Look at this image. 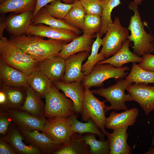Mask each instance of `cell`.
Masks as SVG:
<instances>
[{"label": "cell", "instance_id": "6da1fadb", "mask_svg": "<svg viewBox=\"0 0 154 154\" xmlns=\"http://www.w3.org/2000/svg\"><path fill=\"white\" fill-rule=\"evenodd\" d=\"M35 35H22L11 39L25 52L41 62L58 56L65 41L51 39L46 40Z\"/></svg>", "mask_w": 154, "mask_h": 154}, {"label": "cell", "instance_id": "7a4b0ae2", "mask_svg": "<svg viewBox=\"0 0 154 154\" xmlns=\"http://www.w3.org/2000/svg\"><path fill=\"white\" fill-rule=\"evenodd\" d=\"M0 60L27 75L37 70L40 62L25 52L11 40L0 38Z\"/></svg>", "mask_w": 154, "mask_h": 154}, {"label": "cell", "instance_id": "3957f363", "mask_svg": "<svg viewBox=\"0 0 154 154\" xmlns=\"http://www.w3.org/2000/svg\"><path fill=\"white\" fill-rule=\"evenodd\" d=\"M137 5L132 2L128 6L129 8L133 11L134 14L131 17L127 28L131 32L127 39L133 42V52L140 56L154 52V36L151 33H148L145 30Z\"/></svg>", "mask_w": 154, "mask_h": 154}, {"label": "cell", "instance_id": "277c9868", "mask_svg": "<svg viewBox=\"0 0 154 154\" xmlns=\"http://www.w3.org/2000/svg\"><path fill=\"white\" fill-rule=\"evenodd\" d=\"M52 84L45 97L44 115L50 118L62 116L72 117L76 116L72 101L60 92Z\"/></svg>", "mask_w": 154, "mask_h": 154}, {"label": "cell", "instance_id": "5b68a950", "mask_svg": "<svg viewBox=\"0 0 154 154\" xmlns=\"http://www.w3.org/2000/svg\"><path fill=\"white\" fill-rule=\"evenodd\" d=\"M133 83L125 79H121L115 84L107 88H101L91 91L93 94L105 98L110 103V105L106 106L105 108L106 113L112 110L117 111L120 110H126L128 109L125 102L133 100L129 93L125 94V90L129 86Z\"/></svg>", "mask_w": 154, "mask_h": 154}, {"label": "cell", "instance_id": "8992f818", "mask_svg": "<svg viewBox=\"0 0 154 154\" xmlns=\"http://www.w3.org/2000/svg\"><path fill=\"white\" fill-rule=\"evenodd\" d=\"M129 31L122 25L119 18L115 17L114 21L108 25L106 35L102 39V48L99 53L105 58L115 54L127 39Z\"/></svg>", "mask_w": 154, "mask_h": 154}, {"label": "cell", "instance_id": "52a82bcc", "mask_svg": "<svg viewBox=\"0 0 154 154\" xmlns=\"http://www.w3.org/2000/svg\"><path fill=\"white\" fill-rule=\"evenodd\" d=\"M130 69L127 66L117 68L109 64H96L90 73L84 76L81 83L84 88L101 87L106 80L111 78L120 80L125 77L128 74L126 71Z\"/></svg>", "mask_w": 154, "mask_h": 154}, {"label": "cell", "instance_id": "ba28073f", "mask_svg": "<svg viewBox=\"0 0 154 154\" xmlns=\"http://www.w3.org/2000/svg\"><path fill=\"white\" fill-rule=\"evenodd\" d=\"M85 89L84 98L81 114L82 119L86 122L90 119H92L105 135L107 131L105 128L106 118L105 112L106 106L105 103L107 101H100L89 89Z\"/></svg>", "mask_w": 154, "mask_h": 154}, {"label": "cell", "instance_id": "9c48e42d", "mask_svg": "<svg viewBox=\"0 0 154 154\" xmlns=\"http://www.w3.org/2000/svg\"><path fill=\"white\" fill-rule=\"evenodd\" d=\"M72 118L59 116L49 118L42 132L54 142L63 145L75 133Z\"/></svg>", "mask_w": 154, "mask_h": 154}, {"label": "cell", "instance_id": "30bf717a", "mask_svg": "<svg viewBox=\"0 0 154 154\" xmlns=\"http://www.w3.org/2000/svg\"><path fill=\"white\" fill-rule=\"evenodd\" d=\"M26 34L61 40L69 43L78 35L72 30L46 25L43 24H31Z\"/></svg>", "mask_w": 154, "mask_h": 154}, {"label": "cell", "instance_id": "8fae6325", "mask_svg": "<svg viewBox=\"0 0 154 154\" xmlns=\"http://www.w3.org/2000/svg\"><path fill=\"white\" fill-rule=\"evenodd\" d=\"M126 90L133 100L140 105L145 114L148 115L154 110V87L147 84L135 83L129 86Z\"/></svg>", "mask_w": 154, "mask_h": 154}, {"label": "cell", "instance_id": "7c38bea8", "mask_svg": "<svg viewBox=\"0 0 154 154\" xmlns=\"http://www.w3.org/2000/svg\"><path fill=\"white\" fill-rule=\"evenodd\" d=\"M89 56V52H82L72 55L65 60V72L61 81L66 83L81 82L85 76L82 71V64Z\"/></svg>", "mask_w": 154, "mask_h": 154}, {"label": "cell", "instance_id": "4fadbf2b", "mask_svg": "<svg viewBox=\"0 0 154 154\" xmlns=\"http://www.w3.org/2000/svg\"><path fill=\"white\" fill-rule=\"evenodd\" d=\"M7 110L20 130L43 131L46 122L45 118L35 117L19 109Z\"/></svg>", "mask_w": 154, "mask_h": 154}, {"label": "cell", "instance_id": "5bb4252c", "mask_svg": "<svg viewBox=\"0 0 154 154\" xmlns=\"http://www.w3.org/2000/svg\"><path fill=\"white\" fill-rule=\"evenodd\" d=\"M62 90L67 98L73 102L76 114H81L84 98L85 88L81 82H73L66 83L62 81L52 82Z\"/></svg>", "mask_w": 154, "mask_h": 154}, {"label": "cell", "instance_id": "9a60e30c", "mask_svg": "<svg viewBox=\"0 0 154 154\" xmlns=\"http://www.w3.org/2000/svg\"><path fill=\"white\" fill-rule=\"evenodd\" d=\"M27 75L0 60V79L1 85L27 88L29 86Z\"/></svg>", "mask_w": 154, "mask_h": 154}, {"label": "cell", "instance_id": "2e32d148", "mask_svg": "<svg viewBox=\"0 0 154 154\" xmlns=\"http://www.w3.org/2000/svg\"><path fill=\"white\" fill-rule=\"evenodd\" d=\"M128 127L117 129L111 133L107 132L106 135L108 138L109 154H131L132 148L127 143L129 135L127 133Z\"/></svg>", "mask_w": 154, "mask_h": 154}, {"label": "cell", "instance_id": "e0dca14e", "mask_svg": "<svg viewBox=\"0 0 154 154\" xmlns=\"http://www.w3.org/2000/svg\"><path fill=\"white\" fill-rule=\"evenodd\" d=\"M21 133L31 144L46 154L53 153L62 145L52 141L47 135L38 130H20Z\"/></svg>", "mask_w": 154, "mask_h": 154}, {"label": "cell", "instance_id": "ac0fdd59", "mask_svg": "<svg viewBox=\"0 0 154 154\" xmlns=\"http://www.w3.org/2000/svg\"><path fill=\"white\" fill-rule=\"evenodd\" d=\"M65 60L57 56L40 62L38 70L52 82L61 81L65 70Z\"/></svg>", "mask_w": 154, "mask_h": 154}, {"label": "cell", "instance_id": "d6986e66", "mask_svg": "<svg viewBox=\"0 0 154 154\" xmlns=\"http://www.w3.org/2000/svg\"><path fill=\"white\" fill-rule=\"evenodd\" d=\"M139 115V111L136 108L124 110L120 113L111 112L106 118L105 128L113 130L126 126L133 125Z\"/></svg>", "mask_w": 154, "mask_h": 154}, {"label": "cell", "instance_id": "ffe728a7", "mask_svg": "<svg viewBox=\"0 0 154 154\" xmlns=\"http://www.w3.org/2000/svg\"><path fill=\"white\" fill-rule=\"evenodd\" d=\"M130 41L127 39L123 43L120 49L110 57L99 62L96 64H109L114 66L120 68L129 62L141 63L142 57L131 52L129 49Z\"/></svg>", "mask_w": 154, "mask_h": 154}, {"label": "cell", "instance_id": "44dd1931", "mask_svg": "<svg viewBox=\"0 0 154 154\" xmlns=\"http://www.w3.org/2000/svg\"><path fill=\"white\" fill-rule=\"evenodd\" d=\"M96 36L83 33L78 36L70 42L65 44L58 56L66 60L70 56L78 53L91 51L94 42L93 38Z\"/></svg>", "mask_w": 154, "mask_h": 154}, {"label": "cell", "instance_id": "7402d4cb", "mask_svg": "<svg viewBox=\"0 0 154 154\" xmlns=\"http://www.w3.org/2000/svg\"><path fill=\"white\" fill-rule=\"evenodd\" d=\"M33 13L26 12L9 17L5 21L6 29L8 32L15 37L26 34L31 24Z\"/></svg>", "mask_w": 154, "mask_h": 154}, {"label": "cell", "instance_id": "603a6c76", "mask_svg": "<svg viewBox=\"0 0 154 154\" xmlns=\"http://www.w3.org/2000/svg\"><path fill=\"white\" fill-rule=\"evenodd\" d=\"M19 130L15 127L10 128L6 135L2 138L13 147L17 154L42 153V151L37 147L32 144L27 145L23 142L24 137Z\"/></svg>", "mask_w": 154, "mask_h": 154}, {"label": "cell", "instance_id": "cb8c5ba5", "mask_svg": "<svg viewBox=\"0 0 154 154\" xmlns=\"http://www.w3.org/2000/svg\"><path fill=\"white\" fill-rule=\"evenodd\" d=\"M41 97L30 86L27 88V94L24 103L19 109L35 117L45 118V105Z\"/></svg>", "mask_w": 154, "mask_h": 154}, {"label": "cell", "instance_id": "d4e9b609", "mask_svg": "<svg viewBox=\"0 0 154 154\" xmlns=\"http://www.w3.org/2000/svg\"><path fill=\"white\" fill-rule=\"evenodd\" d=\"M6 94L7 100L4 110L19 109L23 105L27 94V88L1 85L0 88Z\"/></svg>", "mask_w": 154, "mask_h": 154}, {"label": "cell", "instance_id": "484cf974", "mask_svg": "<svg viewBox=\"0 0 154 154\" xmlns=\"http://www.w3.org/2000/svg\"><path fill=\"white\" fill-rule=\"evenodd\" d=\"M31 24H44L53 27L67 29L72 30L78 35L81 33L80 29L69 25L63 19H58L51 16L44 7L33 19Z\"/></svg>", "mask_w": 154, "mask_h": 154}, {"label": "cell", "instance_id": "4316f807", "mask_svg": "<svg viewBox=\"0 0 154 154\" xmlns=\"http://www.w3.org/2000/svg\"><path fill=\"white\" fill-rule=\"evenodd\" d=\"M27 81L29 86L43 98H45L52 84V82L39 70L27 75Z\"/></svg>", "mask_w": 154, "mask_h": 154}, {"label": "cell", "instance_id": "83f0119b", "mask_svg": "<svg viewBox=\"0 0 154 154\" xmlns=\"http://www.w3.org/2000/svg\"><path fill=\"white\" fill-rule=\"evenodd\" d=\"M74 133L70 139L53 154H89L90 147L80 139V134Z\"/></svg>", "mask_w": 154, "mask_h": 154}, {"label": "cell", "instance_id": "f1b7e54d", "mask_svg": "<svg viewBox=\"0 0 154 154\" xmlns=\"http://www.w3.org/2000/svg\"><path fill=\"white\" fill-rule=\"evenodd\" d=\"M37 0H7L0 4V12L4 14L13 12L20 13L27 11L33 12Z\"/></svg>", "mask_w": 154, "mask_h": 154}, {"label": "cell", "instance_id": "f546056e", "mask_svg": "<svg viewBox=\"0 0 154 154\" xmlns=\"http://www.w3.org/2000/svg\"><path fill=\"white\" fill-rule=\"evenodd\" d=\"M72 6L63 19L68 25L82 30L86 14L79 1H74Z\"/></svg>", "mask_w": 154, "mask_h": 154}, {"label": "cell", "instance_id": "4dcf8cb0", "mask_svg": "<svg viewBox=\"0 0 154 154\" xmlns=\"http://www.w3.org/2000/svg\"><path fill=\"white\" fill-rule=\"evenodd\" d=\"M96 39L92 45L90 54L86 61L82 65V71L85 76L89 74L99 62L105 59L103 55L98 53L99 49L102 44V39L100 37L98 33H96Z\"/></svg>", "mask_w": 154, "mask_h": 154}, {"label": "cell", "instance_id": "1f68e13d", "mask_svg": "<svg viewBox=\"0 0 154 154\" xmlns=\"http://www.w3.org/2000/svg\"><path fill=\"white\" fill-rule=\"evenodd\" d=\"M125 79L135 83L154 84V72L144 70L136 62H133L131 71Z\"/></svg>", "mask_w": 154, "mask_h": 154}, {"label": "cell", "instance_id": "d6a6232c", "mask_svg": "<svg viewBox=\"0 0 154 154\" xmlns=\"http://www.w3.org/2000/svg\"><path fill=\"white\" fill-rule=\"evenodd\" d=\"M80 139L84 141L90 147L91 154H108L110 149L108 140H106L96 139V134L86 133L83 136L80 135Z\"/></svg>", "mask_w": 154, "mask_h": 154}, {"label": "cell", "instance_id": "836d02e7", "mask_svg": "<svg viewBox=\"0 0 154 154\" xmlns=\"http://www.w3.org/2000/svg\"><path fill=\"white\" fill-rule=\"evenodd\" d=\"M102 8V13L101 17V25L99 32L101 38L106 33L108 25L113 22L111 13L113 9L120 4V0H100Z\"/></svg>", "mask_w": 154, "mask_h": 154}, {"label": "cell", "instance_id": "e575fe53", "mask_svg": "<svg viewBox=\"0 0 154 154\" xmlns=\"http://www.w3.org/2000/svg\"><path fill=\"white\" fill-rule=\"evenodd\" d=\"M76 118V116L72 118L75 133L80 135L87 133L94 134L98 135L100 139L104 140L105 135L92 119H90L86 122L83 123Z\"/></svg>", "mask_w": 154, "mask_h": 154}, {"label": "cell", "instance_id": "d590c367", "mask_svg": "<svg viewBox=\"0 0 154 154\" xmlns=\"http://www.w3.org/2000/svg\"><path fill=\"white\" fill-rule=\"evenodd\" d=\"M50 3L44 7L51 16L61 19H64L73 5L72 3H63L60 0H55Z\"/></svg>", "mask_w": 154, "mask_h": 154}, {"label": "cell", "instance_id": "8d00e7d4", "mask_svg": "<svg viewBox=\"0 0 154 154\" xmlns=\"http://www.w3.org/2000/svg\"><path fill=\"white\" fill-rule=\"evenodd\" d=\"M101 25L100 16L86 14L82 30L83 33L94 35L95 33H99Z\"/></svg>", "mask_w": 154, "mask_h": 154}, {"label": "cell", "instance_id": "74e56055", "mask_svg": "<svg viewBox=\"0 0 154 154\" xmlns=\"http://www.w3.org/2000/svg\"><path fill=\"white\" fill-rule=\"evenodd\" d=\"M87 15L102 16V8L100 0H79Z\"/></svg>", "mask_w": 154, "mask_h": 154}, {"label": "cell", "instance_id": "f35d334b", "mask_svg": "<svg viewBox=\"0 0 154 154\" xmlns=\"http://www.w3.org/2000/svg\"><path fill=\"white\" fill-rule=\"evenodd\" d=\"M5 110L0 109V133L4 136L8 133L10 124L13 121L9 112Z\"/></svg>", "mask_w": 154, "mask_h": 154}, {"label": "cell", "instance_id": "ab89813d", "mask_svg": "<svg viewBox=\"0 0 154 154\" xmlns=\"http://www.w3.org/2000/svg\"><path fill=\"white\" fill-rule=\"evenodd\" d=\"M142 56L143 60L138 64L139 66L144 70L154 72V55L145 54Z\"/></svg>", "mask_w": 154, "mask_h": 154}, {"label": "cell", "instance_id": "60d3db41", "mask_svg": "<svg viewBox=\"0 0 154 154\" xmlns=\"http://www.w3.org/2000/svg\"><path fill=\"white\" fill-rule=\"evenodd\" d=\"M13 147L2 138L0 139V154H16Z\"/></svg>", "mask_w": 154, "mask_h": 154}, {"label": "cell", "instance_id": "b9f144b4", "mask_svg": "<svg viewBox=\"0 0 154 154\" xmlns=\"http://www.w3.org/2000/svg\"><path fill=\"white\" fill-rule=\"evenodd\" d=\"M55 0H37L36 6L33 13V19L35 16L39 11L48 3ZM67 3L72 4L74 0H60Z\"/></svg>", "mask_w": 154, "mask_h": 154}, {"label": "cell", "instance_id": "7bdbcfd3", "mask_svg": "<svg viewBox=\"0 0 154 154\" xmlns=\"http://www.w3.org/2000/svg\"><path fill=\"white\" fill-rule=\"evenodd\" d=\"M7 100V97L4 92L0 89V108H3L5 105Z\"/></svg>", "mask_w": 154, "mask_h": 154}, {"label": "cell", "instance_id": "ee69618b", "mask_svg": "<svg viewBox=\"0 0 154 154\" xmlns=\"http://www.w3.org/2000/svg\"><path fill=\"white\" fill-rule=\"evenodd\" d=\"M0 38L3 37V33L4 30L6 29V25L5 22L1 23L0 24Z\"/></svg>", "mask_w": 154, "mask_h": 154}, {"label": "cell", "instance_id": "f6af8a7d", "mask_svg": "<svg viewBox=\"0 0 154 154\" xmlns=\"http://www.w3.org/2000/svg\"><path fill=\"white\" fill-rule=\"evenodd\" d=\"M145 154H154V148L151 149L149 151L145 153Z\"/></svg>", "mask_w": 154, "mask_h": 154}, {"label": "cell", "instance_id": "bcb514c9", "mask_svg": "<svg viewBox=\"0 0 154 154\" xmlns=\"http://www.w3.org/2000/svg\"><path fill=\"white\" fill-rule=\"evenodd\" d=\"M133 2L137 5L140 4L143 0H132Z\"/></svg>", "mask_w": 154, "mask_h": 154}, {"label": "cell", "instance_id": "7dc6e473", "mask_svg": "<svg viewBox=\"0 0 154 154\" xmlns=\"http://www.w3.org/2000/svg\"><path fill=\"white\" fill-rule=\"evenodd\" d=\"M7 0H0V4L2 3H3L5 1H6Z\"/></svg>", "mask_w": 154, "mask_h": 154}, {"label": "cell", "instance_id": "c3c4849f", "mask_svg": "<svg viewBox=\"0 0 154 154\" xmlns=\"http://www.w3.org/2000/svg\"><path fill=\"white\" fill-rule=\"evenodd\" d=\"M79 0H74V1H79Z\"/></svg>", "mask_w": 154, "mask_h": 154}, {"label": "cell", "instance_id": "681fc988", "mask_svg": "<svg viewBox=\"0 0 154 154\" xmlns=\"http://www.w3.org/2000/svg\"><path fill=\"white\" fill-rule=\"evenodd\" d=\"M153 87H154V86H153Z\"/></svg>", "mask_w": 154, "mask_h": 154}, {"label": "cell", "instance_id": "f907efd6", "mask_svg": "<svg viewBox=\"0 0 154 154\" xmlns=\"http://www.w3.org/2000/svg\"></svg>", "mask_w": 154, "mask_h": 154}]
</instances>
